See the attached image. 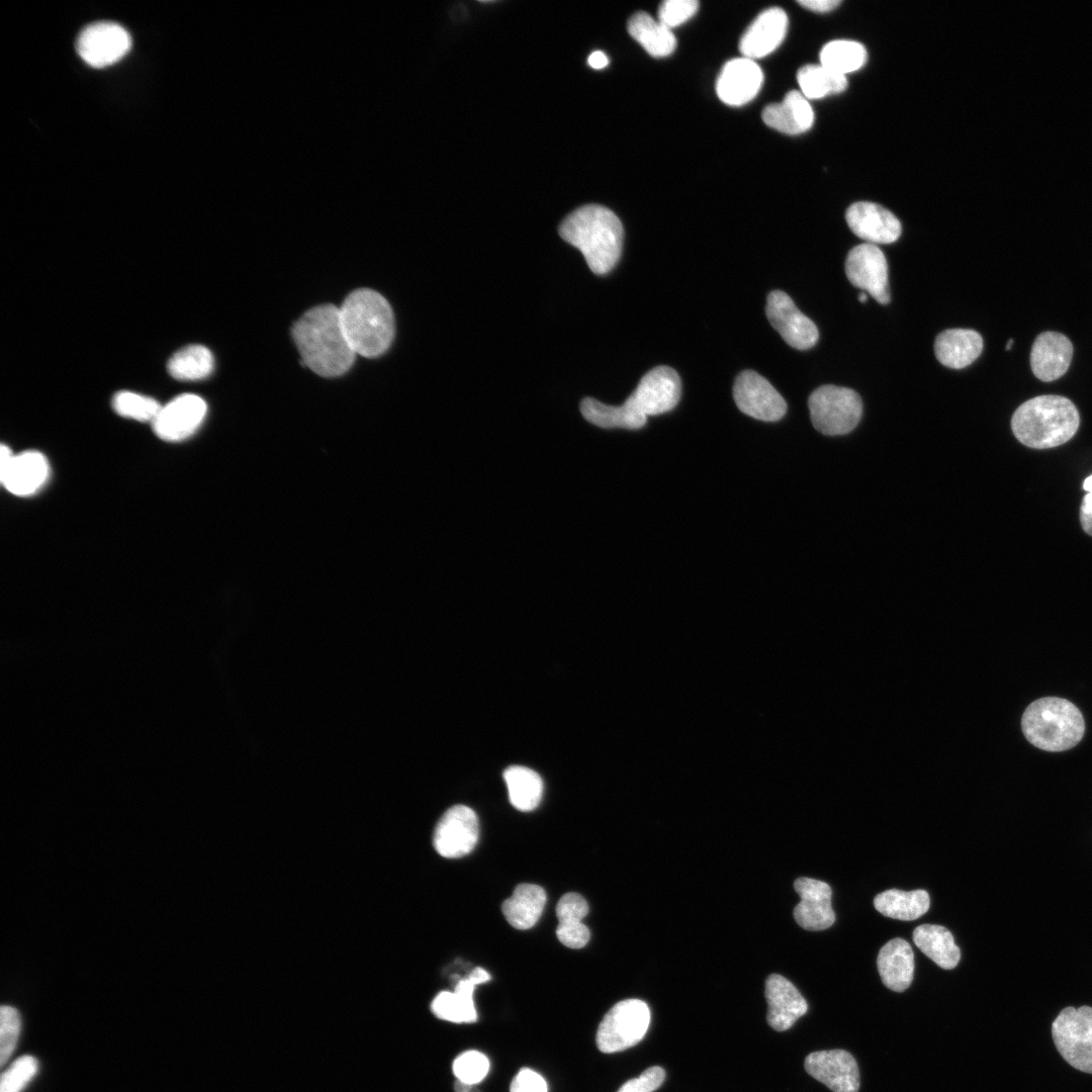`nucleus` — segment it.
I'll use <instances>...</instances> for the list:
<instances>
[{"instance_id":"nucleus-34","label":"nucleus","mask_w":1092,"mask_h":1092,"mask_svg":"<svg viewBox=\"0 0 1092 1092\" xmlns=\"http://www.w3.org/2000/svg\"><path fill=\"white\" fill-rule=\"evenodd\" d=\"M169 374L178 380H199L213 369V356L202 345H189L177 351L168 361Z\"/></svg>"},{"instance_id":"nucleus-32","label":"nucleus","mask_w":1092,"mask_h":1092,"mask_svg":"<svg viewBox=\"0 0 1092 1092\" xmlns=\"http://www.w3.org/2000/svg\"><path fill=\"white\" fill-rule=\"evenodd\" d=\"M875 908L884 916L912 921L925 914L930 906V898L925 890L902 891L886 890L874 899Z\"/></svg>"},{"instance_id":"nucleus-48","label":"nucleus","mask_w":1092,"mask_h":1092,"mask_svg":"<svg viewBox=\"0 0 1092 1092\" xmlns=\"http://www.w3.org/2000/svg\"><path fill=\"white\" fill-rule=\"evenodd\" d=\"M867 300H868L867 292H864V291L860 292L858 294V301L861 302V303H864V302H867Z\"/></svg>"},{"instance_id":"nucleus-33","label":"nucleus","mask_w":1092,"mask_h":1092,"mask_svg":"<svg viewBox=\"0 0 1092 1092\" xmlns=\"http://www.w3.org/2000/svg\"><path fill=\"white\" fill-rule=\"evenodd\" d=\"M504 779L511 804L518 810L528 812L540 803L543 794L541 777L533 769L512 765L504 771Z\"/></svg>"},{"instance_id":"nucleus-6","label":"nucleus","mask_w":1092,"mask_h":1092,"mask_svg":"<svg viewBox=\"0 0 1092 1092\" xmlns=\"http://www.w3.org/2000/svg\"><path fill=\"white\" fill-rule=\"evenodd\" d=\"M1021 729L1025 738L1045 751H1063L1076 746L1085 732L1080 710L1070 701L1045 697L1024 711Z\"/></svg>"},{"instance_id":"nucleus-24","label":"nucleus","mask_w":1092,"mask_h":1092,"mask_svg":"<svg viewBox=\"0 0 1092 1092\" xmlns=\"http://www.w3.org/2000/svg\"><path fill=\"white\" fill-rule=\"evenodd\" d=\"M1073 356V345L1063 334L1044 332L1034 340L1030 353L1033 374L1042 381L1060 378L1068 370Z\"/></svg>"},{"instance_id":"nucleus-45","label":"nucleus","mask_w":1092,"mask_h":1092,"mask_svg":"<svg viewBox=\"0 0 1092 1092\" xmlns=\"http://www.w3.org/2000/svg\"><path fill=\"white\" fill-rule=\"evenodd\" d=\"M798 3L814 12H828L841 4L839 0H800Z\"/></svg>"},{"instance_id":"nucleus-4","label":"nucleus","mask_w":1092,"mask_h":1092,"mask_svg":"<svg viewBox=\"0 0 1092 1092\" xmlns=\"http://www.w3.org/2000/svg\"><path fill=\"white\" fill-rule=\"evenodd\" d=\"M1080 416L1075 404L1060 395H1039L1020 404L1011 419L1016 439L1033 449L1063 445L1076 434Z\"/></svg>"},{"instance_id":"nucleus-25","label":"nucleus","mask_w":1092,"mask_h":1092,"mask_svg":"<svg viewBox=\"0 0 1092 1092\" xmlns=\"http://www.w3.org/2000/svg\"><path fill=\"white\" fill-rule=\"evenodd\" d=\"M877 966L887 988L895 992L905 991L911 985L914 975L912 947L900 937L889 940L879 951Z\"/></svg>"},{"instance_id":"nucleus-40","label":"nucleus","mask_w":1092,"mask_h":1092,"mask_svg":"<svg viewBox=\"0 0 1092 1092\" xmlns=\"http://www.w3.org/2000/svg\"><path fill=\"white\" fill-rule=\"evenodd\" d=\"M21 1018L18 1010L9 1005L0 1009V1065L3 1067L15 1050L20 1033Z\"/></svg>"},{"instance_id":"nucleus-14","label":"nucleus","mask_w":1092,"mask_h":1092,"mask_svg":"<svg viewBox=\"0 0 1092 1092\" xmlns=\"http://www.w3.org/2000/svg\"><path fill=\"white\" fill-rule=\"evenodd\" d=\"M479 835L475 812L464 805L449 808L436 825L433 844L436 851L449 858L468 854L476 845Z\"/></svg>"},{"instance_id":"nucleus-47","label":"nucleus","mask_w":1092,"mask_h":1092,"mask_svg":"<svg viewBox=\"0 0 1092 1092\" xmlns=\"http://www.w3.org/2000/svg\"><path fill=\"white\" fill-rule=\"evenodd\" d=\"M472 1088H473V1085H470V1084L465 1083L463 1081H460L458 1079L455 1081V1084H454V1091L455 1092H470Z\"/></svg>"},{"instance_id":"nucleus-26","label":"nucleus","mask_w":1092,"mask_h":1092,"mask_svg":"<svg viewBox=\"0 0 1092 1092\" xmlns=\"http://www.w3.org/2000/svg\"><path fill=\"white\" fill-rule=\"evenodd\" d=\"M762 119L783 133L799 134L811 128L814 112L808 99L801 92L792 90L782 102L768 104L762 110Z\"/></svg>"},{"instance_id":"nucleus-10","label":"nucleus","mask_w":1092,"mask_h":1092,"mask_svg":"<svg viewBox=\"0 0 1092 1092\" xmlns=\"http://www.w3.org/2000/svg\"><path fill=\"white\" fill-rule=\"evenodd\" d=\"M130 47L128 31L112 21H98L87 25L76 41L80 58L94 68L115 64L128 53Z\"/></svg>"},{"instance_id":"nucleus-28","label":"nucleus","mask_w":1092,"mask_h":1092,"mask_svg":"<svg viewBox=\"0 0 1092 1092\" xmlns=\"http://www.w3.org/2000/svg\"><path fill=\"white\" fill-rule=\"evenodd\" d=\"M588 913L586 900L577 893H566L558 901L556 935L569 948H581L589 940L590 932L582 919Z\"/></svg>"},{"instance_id":"nucleus-46","label":"nucleus","mask_w":1092,"mask_h":1092,"mask_svg":"<svg viewBox=\"0 0 1092 1092\" xmlns=\"http://www.w3.org/2000/svg\"><path fill=\"white\" fill-rule=\"evenodd\" d=\"M588 65L596 70L605 68L609 64L608 57L601 51L592 53L588 57Z\"/></svg>"},{"instance_id":"nucleus-15","label":"nucleus","mask_w":1092,"mask_h":1092,"mask_svg":"<svg viewBox=\"0 0 1092 1092\" xmlns=\"http://www.w3.org/2000/svg\"><path fill=\"white\" fill-rule=\"evenodd\" d=\"M766 317L785 342L798 350L812 348L818 341L816 325L794 303L784 291L774 290L767 295Z\"/></svg>"},{"instance_id":"nucleus-31","label":"nucleus","mask_w":1092,"mask_h":1092,"mask_svg":"<svg viewBox=\"0 0 1092 1092\" xmlns=\"http://www.w3.org/2000/svg\"><path fill=\"white\" fill-rule=\"evenodd\" d=\"M627 28L630 35L652 57H666L676 47V39L670 28L646 12L632 15Z\"/></svg>"},{"instance_id":"nucleus-37","label":"nucleus","mask_w":1092,"mask_h":1092,"mask_svg":"<svg viewBox=\"0 0 1092 1092\" xmlns=\"http://www.w3.org/2000/svg\"><path fill=\"white\" fill-rule=\"evenodd\" d=\"M113 410L119 416L140 422H152L162 405L155 398L122 390L113 396Z\"/></svg>"},{"instance_id":"nucleus-27","label":"nucleus","mask_w":1092,"mask_h":1092,"mask_svg":"<svg viewBox=\"0 0 1092 1092\" xmlns=\"http://www.w3.org/2000/svg\"><path fill=\"white\" fill-rule=\"evenodd\" d=\"M982 349L981 335L969 329L945 330L934 342L936 359L951 369H962L972 364L980 356Z\"/></svg>"},{"instance_id":"nucleus-35","label":"nucleus","mask_w":1092,"mask_h":1092,"mask_svg":"<svg viewBox=\"0 0 1092 1092\" xmlns=\"http://www.w3.org/2000/svg\"><path fill=\"white\" fill-rule=\"evenodd\" d=\"M867 59L866 48L857 41L848 39L829 41L820 52L821 65L844 76L859 70Z\"/></svg>"},{"instance_id":"nucleus-23","label":"nucleus","mask_w":1092,"mask_h":1092,"mask_svg":"<svg viewBox=\"0 0 1092 1092\" xmlns=\"http://www.w3.org/2000/svg\"><path fill=\"white\" fill-rule=\"evenodd\" d=\"M490 975L475 968L467 978L459 980L453 992H440L431 1003L432 1012L440 1019L453 1023H472L477 1020L473 1002L475 986L486 983Z\"/></svg>"},{"instance_id":"nucleus-17","label":"nucleus","mask_w":1092,"mask_h":1092,"mask_svg":"<svg viewBox=\"0 0 1092 1092\" xmlns=\"http://www.w3.org/2000/svg\"><path fill=\"white\" fill-rule=\"evenodd\" d=\"M806 1072L833 1092H857V1064L846 1051L830 1050L809 1054L804 1062Z\"/></svg>"},{"instance_id":"nucleus-13","label":"nucleus","mask_w":1092,"mask_h":1092,"mask_svg":"<svg viewBox=\"0 0 1092 1092\" xmlns=\"http://www.w3.org/2000/svg\"><path fill=\"white\" fill-rule=\"evenodd\" d=\"M845 273L852 285L870 293L879 303L890 302L888 263L876 245L864 243L852 248L846 256Z\"/></svg>"},{"instance_id":"nucleus-50","label":"nucleus","mask_w":1092,"mask_h":1092,"mask_svg":"<svg viewBox=\"0 0 1092 1092\" xmlns=\"http://www.w3.org/2000/svg\"><path fill=\"white\" fill-rule=\"evenodd\" d=\"M470 1092H480V1091H479V1090H477V1089H473V1088H472Z\"/></svg>"},{"instance_id":"nucleus-38","label":"nucleus","mask_w":1092,"mask_h":1092,"mask_svg":"<svg viewBox=\"0 0 1092 1092\" xmlns=\"http://www.w3.org/2000/svg\"><path fill=\"white\" fill-rule=\"evenodd\" d=\"M37 1070L38 1063L34 1057H19L1 1074L0 1092H21Z\"/></svg>"},{"instance_id":"nucleus-11","label":"nucleus","mask_w":1092,"mask_h":1092,"mask_svg":"<svg viewBox=\"0 0 1092 1092\" xmlns=\"http://www.w3.org/2000/svg\"><path fill=\"white\" fill-rule=\"evenodd\" d=\"M50 464L47 457L34 450L14 454L2 444L0 451V479L10 493L29 496L37 492L48 481Z\"/></svg>"},{"instance_id":"nucleus-21","label":"nucleus","mask_w":1092,"mask_h":1092,"mask_svg":"<svg viewBox=\"0 0 1092 1092\" xmlns=\"http://www.w3.org/2000/svg\"><path fill=\"white\" fill-rule=\"evenodd\" d=\"M788 23V16L782 8L765 9L757 15L741 36L740 53L751 60L771 54L783 42Z\"/></svg>"},{"instance_id":"nucleus-36","label":"nucleus","mask_w":1092,"mask_h":1092,"mask_svg":"<svg viewBox=\"0 0 1092 1092\" xmlns=\"http://www.w3.org/2000/svg\"><path fill=\"white\" fill-rule=\"evenodd\" d=\"M801 93L807 99H820L838 94L847 87L844 75L832 72L820 65H805L797 73Z\"/></svg>"},{"instance_id":"nucleus-20","label":"nucleus","mask_w":1092,"mask_h":1092,"mask_svg":"<svg viewBox=\"0 0 1092 1092\" xmlns=\"http://www.w3.org/2000/svg\"><path fill=\"white\" fill-rule=\"evenodd\" d=\"M851 232L869 244H891L901 235L899 219L885 207L869 201L851 204L845 213Z\"/></svg>"},{"instance_id":"nucleus-2","label":"nucleus","mask_w":1092,"mask_h":1092,"mask_svg":"<svg viewBox=\"0 0 1092 1092\" xmlns=\"http://www.w3.org/2000/svg\"><path fill=\"white\" fill-rule=\"evenodd\" d=\"M292 337L303 363L321 376H339L355 361L356 353L345 335L340 308L333 304L307 310L294 324Z\"/></svg>"},{"instance_id":"nucleus-7","label":"nucleus","mask_w":1092,"mask_h":1092,"mask_svg":"<svg viewBox=\"0 0 1092 1092\" xmlns=\"http://www.w3.org/2000/svg\"><path fill=\"white\" fill-rule=\"evenodd\" d=\"M808 407L814 428L827 436L845 435L859 423L862 401L852 389L822 385L809 396Z\"/></svg>"},{"instance_id":"nucleus-22","label":"nucleus","mask_w":1092,"mask_h":1092,"mask_svg":"<svg viewBox=\"0 0 1092 1092\" xmlns=\"http://www.w3.org/2000/svg\"><path fill=\"white\" fill-rule=\"evenodd\" d=\"M768 1005L766 1021L777 1031H785L808 1011V1004L798 989L785 977L771 974L765 981Z\"/></svg>"},{"instance_id":"nucleus-18","label":"nucleus","mask_w":1092,"mask_h":1092,"mask_svg":"<svg viewBox=\"0 0 1092 1092\" xmlns=\"http://www.w3.org/2000/svg\"><path fill=\"white\" fill-rule=\"evenodd\" d=\"M763 73L751 59L742 57L728 61L716 81V93L721 101L740 106L751 101L759 92Z\"/></svg>"},{"instance_id":"nucleus-42","label":"nucleus","mask_w":1092,"mask_h":1092,"mask_svg":"<svg viewBox=\"0 0 1092 1092\" xmlns=\"http://www.w3.org/2000/svg\"><path fill=\"white\" fill-rule=\"evenodd\" d=\"M664 1078V1070L653 1066L643 1071L638 1077L625 1082L617 1092H653L661 1086Z\"/></svg>"},{"instance_id":"nucleus-30","label":"nucleus","mask_w":1092,"mask_h":1092,"mask_svg":"<svg viewBox=\"0 0 1092 1092\" xmlns=\"http://www.w3.org/2000/svg\"><path fill=\"white\" fill-rule=\"evenodd\" d=\"M916 946L938 967L951 970L958 966L961 950L951 932L943 926L922 924L913 930Z\"/></svg>"},{"instance_id":"nucleus-3","label":"nucleus","mask_w":1092,"mask_h":1092,"mask_svg":"<svg viewBox=\"0 0 1092 1092\" xmlns=\"http://www.w3.org/2000/svg\"><path fill=\"white\" fill-rule=\"evenodd\" d=\"M559 234L565 242L581 252L595 274L610 272L621 257L624 240L622 222L603 205L587 204L575 209L563 219Z\"/></svg>"},{"instance_id":"nucleus-44","label":"nucleus","mask_w":1092,"mask_h":1092,"mask_svg":"<svg viewBox=\"0 0 1092 1092\" xmlns=\"http://www.w3.org/2000/svg\"><path fill=\"white\" fill-rule=\"evenodd\" d=\"M1083 489L1087 493L1080 507V522L1083 530L1092 536V474L1084 480Z\"/></svg>"},{"instance_id":"nucleus-29","label":"nucleus","mask_w":1092,"mask_h":1092,"mask_svg":"<svg viewBox=\"0 0 1092 1092\" xmlns=\"http://www.w3.org/2000/svg\"><path fill=\"white\" fill-rule=\"evenodd\" d=\"M546 899L542 887L522 883L515 888L513 895L504 901L502 910L513 927L526 930L533 927L541 917Z\"/></svg>"},{"instance_id":"nucleus-9","label":"nucleus","mask_w":1092,"mask_h":1092,"mask_svg":"<svg viewBox=\"0 0 1092 1092\" xmlns=\"http://www.w3.org/2000/svg\"><path fill=\"white\" fill-rule=\"evenodd\" d=\"M1053 1039L1064 1060L1092 1074V1007H1066L1052 1025Z\"/></svg>"},{"instance_id":"nucleus-19","label":"nucleus","mask_w":1092,"mask_h":1092,"mask_svg":"<svg viewBox=\"0 0 1092 1092\" xmlns=\"http://www.w3.org/2000/svg\"><path fill=\"white\" fill-rule=\"evenodd\" d=\"M794 888L801 899L794 909V918L802 928L816 931L833 925L832 890L827 883L803 877L795 881Z\"/></svg>"},{"instance_id":"nucleus-49","label":"nucleus","mask_w":1092,"mask_h":1092,"mask_svg":"<svg viewBox=\"0 0 1092 1092\" xmlns=\"http://www.w3.org/2000/svg\"><path fill=\"white\" fill-rule=\"evenodd\" d=\"M1012 344H1013V340H1012V339H1010V340L1008 341L1007 345H1006V350H1009V349L1011 348Z\"/></svg>"},{"instance_id":"nucleus-41","label":"nucleus","mask_w":1092,"mask_h":1092,"mask_svg":"<svg viewBox=\"0 0 1092 1092\" xmlns=\"http://www.w3.org/2000/svg\"><path fill=\"white\" fill-rule=\"evenodd\" d=\"M698 8L696 0H666L659 6L658 21L671 29L689 20Z\"/></svg>"},{"instance_id":"nucleus-8","label":"nucleus","mask_w":1092,"mask_h":1092,"mask_svg":"<svg viewBox=\"0 0 1092 1092\" xmlns=\"http://www.w3.org/2000/svg\"><path fill=\"white\" fill-rule=\"evenodd\" d=\"M650 1023L648 1005L639 999L616 1003L601 1021L596 1042L605 1054L627 1050L642 1040Z\"/></svg>"},{"instance_id":"nucleus-43","label":"nucleus","mask_w":1092,"mask_h":1092,"mask_svg":"<svg viewBox=\"0 0 1092 1092\" xmlns=\"http://www.w3.org/2000/svg\"><path fill=\"white\" fill-rule=\"evenodd\" d=\"M510 1092H548V1087L540 1074L524 1068L512 1080Z\"/></svg>"},{"instance_id":"nucleus-16","label":"nucleus","mask_w":1092,"mask_h":1092,"mask_svg":"<svg viewBox=\"0 0 1092 1092\" xmlns=\"http://www.w3.org/2000/svg\"><path fill=\"white\" fill-rule=\"evenodd\" d=\"M207 412L203 398L184 393L162 405L153 421L155 434L167 442H179L191 436L202 424Z\"/></svg>"},{"instance_id":"nucleus-1","label":"nucleus","mask_w":1092,"mask_h":1092,"mask_svg":"<svg viewBox=\"0 0 1092 1092\" xmlns=\"http://www.w3.org/2000/svg\"><path fill=\"white\" fill-rule=\"evenodd\" d=\"M680 378L668 366H657L639 381L633 393L621 405H610L586 397L580 413L590 424L604 429H640L649 416L671 411L680 398Z\"/></svg>"},{"instance_id":"nucleus-5","label":"nucleus","mask_w":1092,"mask_h":1092,"mask_svg":"<svg viewBox=\"0 0 1092 1092\" xmlns=\"http://www.w3.org/2000/svg\"><path fill=\"white\" fill-rule=\"evenodd\" d=\"M339 308L345 335L356 355L374 358L388 349L394 336V318L381 294L357 289Z\"/></svg>"},{"instance_id":"nucleus-12","label":"nucleus","mask_w":1092,"mask_h":1092,"mask_svg":"<svg viewBox=\"0 0 1092 1092\" xmlns=\"http://www.w3.org/2000/svg\"><path fill=\"white\" fill-rule=\"evenodd\" d=\"M733 398L743 414L764 422L779 421L787 412L784 397L768 380L753 370H744L737 375Z\"/></svg>"},{"instance_id":"nucleus-39","label":"nucleus","mask_w":1092,"mask_h":1092,"mask_svg":"<svg viewBox=\"0 0 1092 1092\" xmlns=\"http://www.w3.org/2000/svg\"><path fill=\"white\" fill-rule=\"evenodd\" d=\"M452 1070L456 1079L475 1085L487 1075L489 1061L480 1052L467 1051L454 1060Z\"/></svg>"}]
</instances>
